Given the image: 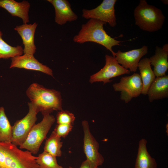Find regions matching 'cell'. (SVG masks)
I'll return each instance as SVG.
<instances>
[{"mask_svg": "<svg viewBox=\"0 0 168 168\" xmlns=\"http://www.w3.org/2000/svg\"><path fill=\"white\" fill-rule=\"evenodd\" d=\"M12 126L5 114L4 108L0 107V142H12Z\"/></svg>", "mask_w": 168, "mask_h": 168, "instance_id": "obj_20", "label": "cell"}, {"mask_svg": "<svg viewBox=\"0 0 168 168\" xmlns=\"http://www.w3.org/2000/svg\"><path fill=\"white\" fill-rule=\"evenodd\" d=\"M143 85L141 77L137 73L121 77L119 82L113 85L114 90L120 91V99L128 103L133 98L138 96L142 93Z\"/></svg>", "mask_w": 168, "mask_h": 168, "instance_id": "obj_7", "label": "cell"}, {"mask_svg": "<svg viewBox=\"0 0 168 168\" xmlns=\"http://www.w3.org/2000/svg\"><path fill=\"white\" fill-rule=\"evenodd\" d=\"M116 0H104L96 7L91 10L83 9L82 16L86 19H94L108 23L112 27L117 24L114 5Z\"/></svg>", "mask_w": 168, "mask_h": 168, "instance_id": "obj_8", "label": "cell"}, {"mask_svg": "<svg viewBox=\"0 0 168 168\" xmlns=\"http://www.w3.org/2000/svg\"><path fill=\"white\" fill-rule=\"evenodd\" d=\"M69 168H76L73 167H72V166H69Z\"/></svg>", "mask_w": 168, "mask_h": 168, "instance_id": "obj_28", "label": "cell"}, {"mask_svg": "<svg viewBox=\"0 0 168 168\" xmlns=\"http://www.w3.org/2000/svg\"><path fill=\"white\" fill-rule=\"evenodd\" d=\"M82 125L84 133L83 151L86 159L94 165L101 166L104 158L99 152V143L91 133L88 122L83 120Z\"/></svg>", "mask_w": 168, "mask_h": 168, "instance_id": "obj_9", "label": "cell"}, {"mask_svg": "<svg viewBox=\"0 0 168 168\" xmlns=\"http://www.w3.org/2000/svg\"><path fill=\"white\" fill-rule=\"evenodd\" d=\"M148 47L144 45L142 48L126 52L119 50L115 53V58L119 64L130 72H135L138 67L140 59L147 54Z\"/></svg>", "mask_w": 168, "mask_h": 168, "instance_id": "obj_11", "label": "cell"}, {"mask_svg": "<svg viewBox=\"0 0 168 168\" xmlns=\"http://www.w3.org/2000/svg\"><path fill=\"white\" fill-rule=\"evenodd\" d=\"M36 161L40 168H63L58 164L56 157L44 151L38 155Z\"/></svg>", "mask_w": 168, "mask_h": 168, "instance_id": "obj_23", "label": "cell"}, {"mask_svg": "<svg viewBox=\"0 0 168 168\" xmlns=\"http://www.w3.org/2000/svg\"><path fill=\"white\" fill-rule=\"evenodd\" d=\"M149 58H145L139 61L138 67L143 86L141 94H147L148 90L155 79V76L152 70Z\"/></svg>", "mask_w": 168, "mask_h": 168, "instance_id": "obj_19", "label": "cell"}, {"mask_svg": "<svg viewBox=\"0 0 168 168\" xmlns=\"http://www.w3.org/2000/svg\"><path fill=\"white\" fill-rule=\"evenodd\" d=\"M26 94L30 102L37 107L43 115L50 114L54 110H63L62 96L58 91L34 83L27 89Z\"/></svg>", "mask_w": 168, "mask_h": 168, "instance_id": "obj_1", "label": "cell"}, {"mask_svg": "<svg viewBox=\"0 0 168 168\" xmlns=\"http://www.w3.org/2000/svg\"><path fill=\"white\" fill-rule=\"evenodd\" d=\"M106 23L101 21L90 19L83 24L78 33L73 38L74 42L83 44L86 42H93L105 47L115 57V53L112 47L120 45L121 41L115 40L108 35L104 30L103 26Z\"/></svg>", "mask_w": 168, "mask_h": 168, "instance_id": "obj_2", "label": "cell"}, {"mask_svg": "<svg viewBox=\"0 0 168 168\" xmlns=\"http://www.w3.org/2000/svg\"><path fill=\"white\" fill-rule=\"evenodd\" d=\"M3 34L0 29V59H7L22 55L23 49L20 45L12 46L2 38Z\"/></svg>", "mask_w": 168, "mask_h": 168, "instance_id": "obj_22", "label": "cell"}, {"mask_svg": "<svg viewBox=\"0 0 168 168\" xmlns=\"http://www.w3.org/2000/svg\"><path fill=\"white\" fill-rule=\"evenodd\" d=\"M54 7L55 11V22L62 25L67 22L77 20L78 17L73 12L71 5L67 0H47Z\"/></svg>", "mask_w": 168, "mask_h": 168, "instance_id": "obj_13", "label": "cell"}, {"mask_svg": "<svg viewBox=\"0 0 168 168\" xmlns=\"http://www.w3.org/2000/svg\"><path fill=\"white\" fill-rule=\"evenodd\" d=\"M166 44L161 48H156L155 54L149 58L151 65L154 66L153 72L156 77L166 75L168 68V45Z\"/></svg>", "mask_w": 168, "mask_h": 168, "instance_id": "obj_16", "label": "cell"}, {"mask_svg": "<svg viewBox=\"0 0 168 168\" xmlns=\"http://www.w3.org/2000/svg\"><path fill=\"white\" fill-rule=\"evenodd\" d=\"M75 117L74 114L67 110H61L56 115L58 124H67L73 125Z\"/></svg>", "mask_w": 168, "mask_h": 168, "instance_id": "obj_24", "label": "cell"}, {"mask_svg": "<svg viewBox=\"0 0 168 168\" xmlns=\"http://www.w3.org/2000/svg\"><path fill=\"white\" fill-rule=\"evenodd\" d=\"M79 168H99V167L91 164L86 159L82 163Z\"/></svg>", "mask_w": 168, "mask_h": 168, "instance_id": "obj_26", "label": "cell"}, {"mask_svg": "<svg viewBox=\"0 0 168 168\" xmlns=\"http://www.w3.org/2000/svg\"><path fill=\"white\" fill-rule=\"evenodd\" d=\"M162 2L165 4H168V0H162Z\"/></svg>", "mask_w": 168, "mask_h": 168, "instance_id": "obj_27", "label": "cell"}, {"mask_svg": "<svg viewBox=\"0 0 168 168\" xmlns=\"http://www.w3.org/2000/svg\"><path fill=\"white\" fill-rule=\"evenodd\" d=\"M105 64L104 67L97 73L91 76L89 82L91 83L101 82L104 84L111 82L110 79L124 74H129L130 71L120 65L113 56H105Z\"/></svg>", "mask_w": 168, "mask_h": 168, "instance_id": "obj_10", "label": "cell"}, {"mask_svg": "<svg viewBox=\"0 0 168 168\" xmlns=\"http://www.w3.org/2000/svg\"><path fill=\"white\" fill-rule=\"evenodd\" d=\"M0 7L7 10L12 16L21 19L23 24L29 22L30 4L28 1L18 2L14 0H0Z\"/></svg>", "mask_w": 168, "mask_h": 168, "instance_id": "obj_15", "label": "cell"}, {"mask_svg": "<svg viewBox=\"0 0 168 168\" xmlns=\"http://www.w3.org/2000/svg\"><path fill=\"white\" fill-rule=\"evenodd\" d=\"M38 24L35 22L31 24H23L16 26L14 28L21 37L24 45L23 53L34 55L36 47L34 43V36Z\"/></svg>", "mask_w": 168, "mask_h": 168, "instance_id": "obj_14", "label": "cell"}, {"mask_svg": "<svg viewBox=\"0 0 168 168\" xmlns=\"http://www.w3.org/2000/svg\"><path fill=\"white\" fill-rule=\"evenodd\" d=\"M55 121V118L52 115H43L42 121L32 127L25 142L19 146V148L26 149L32 154H36Z\"/></svg>", "mask_w": 168, "mask_h": 168, "instance_id": "obj_5", "label": "cell"}, {"mask_svg": "<svg viewBox=\"0 0 168 168\" xmlns=\"http://www.w3.org/2000/svg\"><path fill=\"white\" fill-rule=\"evenodd\" d=\"M37 158L11 142H0V168H40Z\"/></svg>", "mask_w": 168, "mask_h": 168, "instance_id": "obj_3", "label": "cell"}, {"mask_svg": "<svg viewBox=\"0 0 168 168\" xmlns=\"http://www.w3.org/2000/svg\"><path fill=\"white\" fill-rule=\"evenodd\" d=\"M9 68H17L39 71L53 77L52 70L40 62L34 55L28 54L15 57L11 58Z\"/></svg>", "mask_w": 168, "mask_h": 168, "instance_id": "obj_12", "label": "cell"}, {"mask_svg": "<svg viewBox=\"0 0 168 168\" xmlns=\"http://www.w3.org/2000/svg\"><path fill=\"white\" fill-rule=\"evenodd\" d=\"M147 141L142 138L139 142L138 152L134 168H157L155 159L151 157L147 148Z\"/></svg>", "mask_w": 168, "mask_h": 168, "instance_id": "obj_18", "label": "cell"}, {"mask_svg": "<svg viewBox=\"0 0 168 168\" xmlns=\"http://www.w3.org/2000/svg\"><path fill=\"white\" fill-rule=\"evenodd\" d=\"M29 111L22 119L17 120L12 126V143L20 146L26 140L33 126L37 120V115L39 112L37 107L30 102L28 103Z\"/></svg>", "mask_w": 168, "mask_h": 168, "instance_id": "obj_6", "label": "cell"}, {"mask_svg": "<svg viewBox=\"0 0 168 168\" xmlns=\"http://www.w3.org/2000/svg\"><path fill=\"white\" fill-rule=\"evenodd\" d=\"M135 24L142 30L153 32L161 29L165 16L161 11L154 6L148 4L145 0H140L134 10Z\"/></svg>", "mask_w": 168, "mask_h": 168, "instance_id": "obj_4", "label": "cell"}, {"mask_svg": "<svg viewBox=\"0 0 168 168\" xmlns=\"http://www.w3.org/2000/svg\"><path fill=\"white\" fill-rule=\"evenodd\" d=\"M150 102L168 97V76L157 77L150 86L147 92Z\"/></svg>", "mask_w": 168, "mask_h": 168, "instance_id": "obj_17", "label": "cell"}, {"mask_svg": "<svg viewBox=\"0 0 168 168\" xmlns=\"http://www.w3.org/2000/svg\"><path fill=\"white\" fill-rule=\"evenodd\" d=\"M73 127L72 125L57 124L53 131L59 137L65 138L72 130Z\"/></svg>", "mask_w": 168, "mask_h": 168, "instance_id": "obj_25", "label": "cell"}, {"mask_svg": "<svg viewBox=\"0 0 168 168\" xmlns=\"http://www.w3.org/2000/svg\"><path fill=\"white\" fill-rule=\"evenodd\" d=\"M63 145L61 138L53 131L49 137L46 140L44 151L56 157H60L62 155L61 149Z\"/></svg>", "mask_w": 168, "mask_h": 168, "instance_id": "obj_21", "label": "cell"}]
</instances>
